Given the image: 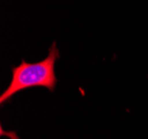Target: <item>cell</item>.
Masks as SVG:
<instances>
[{"instance_id": "cell-1", "label": "cell", "mask_w": 148, "mask_h": 139, "mask_svg": "<svg viewBox=\"0 0 148 139\" xmlns=\"http://www.w3.org/2000/svg\"><path fill=\"white\" fill-rule=\"evenodd\" d=\"M60 56V52L56 43L51 45L49 54L44 60L37 63H28L22 61L19 65L12 68V79L7 90L0 96V103L3 104L11 97L30 87H45L49 91L56 90V76L54 65Z\"/></svg>"}]
</instances>
